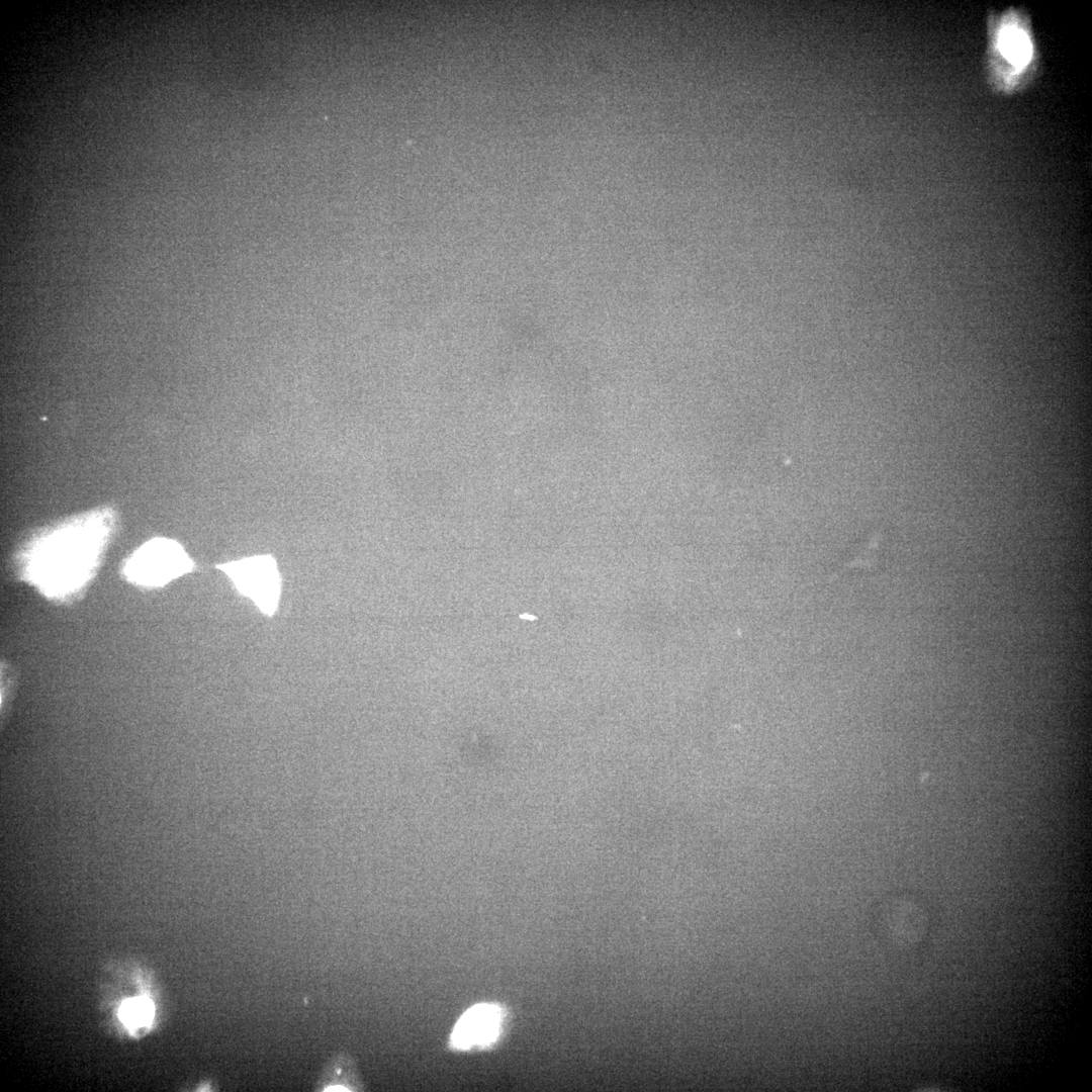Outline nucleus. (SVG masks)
Masks as SVG:
<instances>
[{
    "mask_svg": "<svg viewBox=\"0 0 1092 1092\" xmlns=\"http://www.w3.org/2000/svg\"><path fill=\"white\" fill-rule=\"evenodd\" d=\"M193 562L174 540L155 538L141 546L126 560L125 577L140 585L161 586L189 572Z\"/></svg>",
    "mask_w": 1092,
    "mask_h": 1092,
    "instance_id": "nucleus-2",
    "label": "nucleus"
},
{
    "mask_svg": "<svg viewBox=\"0 0 1092 1092\" xmlns=\"http://www.w3.org/2000/svg\"><path fill=\"white\" fill-rule=\"evenodd\" d=\"M503 1018V1010L496 1005L477 1004L471 1007L456 1023L451 1044L459 1050L491 1044L499 1035Z\"/></svg>",
    "mask_w": 1092,
    "mask_h": 1092,
    "instance_id": "nucleus-4",
    "label": "nucleus"
},
{
    "mask_svg": "<svg viewBox=\"0 0 1092 1092\" xmlns=\"http://www.w3.org/2000/svg\"><path fill=\"white\" fill-rule=\"evenodd\" d=\"M101 545V527L75 525L55 532L38 549L31 576L48 596L78 588L92 569Z\"/></svg>",
    "mask_w": 1092,
    "mask_h": 1092,
    "instance_id": "nucleus-1",
    "label": "nucleus"
},
{
    "mask_svg": "<svg viewBox=\"0 0 1092 1092\" xmlns=\"http://www.w3.org/2000/svg\"><path fill=\"white\" fill-rule=\"evenodd\" d=\"M218 567L232 579L238 590L251 599L263 613H274L280 597V575L271 556H252Z\"/></svg>",
    "mask_w": 1092,
    "mask_h": 1092,
    "instance_id": "nucleus-3",
    "label": "nucleus"
},
{
    "mask_svg": "<svg viewBox=\"0 0 1092 1092\" xmlns=\"http://www.w3.org/2000/svg\"><path fill=\"white\" fill-rule=\"evenodd\" d=\"M1001 54L1012 65L1025 66L1031 57V44L1027 35L1014 26L1004 27L999 36Z\"/></svg>",
    "mask_w": 1092,
    "mask_h": 1092,
    "instance_id": "nucleus-5",
    "label": "nucleus"
},
{
    "mask_svg": "<svg viewBox=\"0 0 1092 1092\" xmlns=\"http://www.w3.org/2000/svg\"><path fill=\"white\" fill-rule=\"evenodd\" d=\"M119 1014L120 1019L129 1028H139L151 1022L154 1008L149 1000L135 998L124 1002Z\"/></svg>",
    "mask_w": 1092,
    "mask_h": 1092,
    "instance_id": "nucleus-6",
    "label": "nucleus"
}]
</instances>
